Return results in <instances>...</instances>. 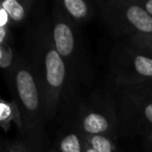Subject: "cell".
I'll use <instances>...</instances> for the list:
<instances>
[{"mask_svg":"<svg viewBox=\"0 0 152 152\" xmlns=\"http://www.w3.org/2000/svg\"><path fill=\"white\" fill-rule=\"evenodd\" d=\"M12 124L17 126L18 130H21V119L17 107L13 101L0 98V127L4 131L11 128Z\"/></svg>","mask_w":152,"mask_h":152,"instance_id":"8fae6325","label":"cell"},{"mask_svg":"<svg viewBox=\"0 0 152 152\" xmlns=\"http://www.w3.org/2000/svg\"><path fill=\"white\" fill-rule=\"evenodd\" d=\"M74 124L83 137L120 134L116 104L110 90L100 89L83 97L76 110Z\"/></svg>","mask_w":152,"mask_h":152,"instance_id":"8992f818","label":"cell"},{"mask_svg":"<svg viewBox=\"0 0 152 152\" xmlns=\"http://www.w3.org/2000/svg\"><path fill=\"white\" fill-rule=\"evenodd\" d=\"M139 2H140V4L143 7V9L152 17V0H146V1H144V0H139Z\"/></svg>","mask_w":152,"mask_h":152,"instance_id":"e0dca14e","label":"cell"},{"mask_svg":"<svg viewBox=\"0 0 152 152\" xmlns=\"http://www.w3.org/2000/svg\"><path fill=\"white\" fill-rule=\"evenodd\" d=\"M12 39L11 26H0V45H12Z\"/></svg>","mask_w":152,"mask_h":152,"instance_id":"2e32d148","label":"cell"},{"mask_svg":"<svg viewBox=\"0 0 152 152\" xmlns=\"http://www.w3.org/2000/svg\"><path fill=\"white\" fill-rule=\"evenodd\" d=\"M63 13L71 21L81 26L95 17V2L86 0H56Z\"/></svg>","mask_w":152,"mask_h":152,"instance_id":"9c48e42d","label":"cell"},{"mask_svg":"<svg viewBox=\"0 0 152 152\" xmlns=\"http://www.w3.org/2000/svg\"><path fill=\"white\" fill-rule=\"evenodd\" d=\"M12 101L21 119L22 141L34 152H41L45 145V108L41 90L23 51H16L10 69L4 71Z\"/></svg>","mask_w":152,"mask_h":152,"instance_id":"7a4b0ae2","label":"cell"},{"mask_svg":"<svg viewBox=\"0 0 152 152\" xmlns=\"http://www.w3.org/2000/svg\"><path fill=\"white\" fill-rule=\"evenodd\" d=\"M95 5L103 25L119 41L152 34V17L139 0H99Z\"/></svg>","mask_w":152,"mask_h":152,"instance_id":"5b68a950","label":"cell"},{"mask_svg":"<svg viewBox=\"0 0 152 152\" xmlns=\"http://www.w3.org/2000/svg\"><path fill=\"white\" fill-rule=\"evenodd\" d=\"M114 98L120 133L144 135L152 133V86L119 85L110 81L107 87Z\"/></svg>","mask_w":152,"mask_h":152,"instance_id":"277c9868","label":"cell"},{"mask_svg":"<svg viewBox=\"0 0 152 152\" xmlns=\"http://www.w3.org/2000/svg\"><path fill=\"white\" fill-rule=\"evenodd\" d=\"M16 50L12 45H0V69L7 71L13 65L15 59Z\"/></svg>","mask_w":152,"mask_h":152,"instance_id":"5bb4252c","label":"cell"},{"mask_svg":"<svg viewBox=\"0 0 152 152\" xmlns=\"http://www.w3.org/2000/svg\"><path fill=\"white\" fill-rule=\"evenodd\" d=\"M110 80L119 85L152 86V57L118 41L108 58Z\"/></svg>","mask_w":152,"mask_h":152,"instance_id":"52a82bcc","label":"cell"},{"mask_svg":"<svg viewBox=\"0 0 152 152\" xmlns=\"http://www.w3.org/2000/svg\"><path fill=\"white\" fill-rule=\"evenodd\" d=\"M36 4L34 0H0V7L7 13L11 26L27 24L37 11Z\"/></svg>","mask_w":152,"mask_h":152,"instance_id":"ba28073f","label":"cell"},{"mask_svg":"<svg viewBox=\"0 0 152 152\" xmlns=\"http://www.w3.org/2000/svg\"><path fill=\"white\" fill-rule=\"evenodd\" d=\"M86 152H95V150H94L87 142H86Z\"/></svg>","mask_w":152,"mask_h":152,"instance_id":"44dd1931","label":"cell"},{"mask_svg":"<svg viewBox=\"0 0 152 152\" xmlns=\"http://www.w3.org/2000/svg\"><path fill=\"white\" fill-rule=\"evenodd\" d=\"M125 43L130 45L131 47H133L137 50L143 52L144 54L152 57V34L151 36L137 37V38L125 41Z\"/></svg>","mask_w":152,"mask_h":152,"instance_id":"4fadbf2b","label":"cell"},{"mask_svg":"<svg viewBox=\"0 0 152 152\" xmlns=\"http://www.w3.org/2000/svg\"><path fill=\"white\" fill-rule=\"evenodd\" d=\"M146 147L148 152H152V133L146 137Z\"/></svg>","mask_w":152,"mask_h":152,"instance_id":"d6986e66","label":"cell"},{"mask_svg":"<svg viewBox=\"0 0 152 152\" xmlns=\"http://www.w3.org/2000/svg\"><path fill=\"white\" fill-rule=\"evenodd\" d=\"M49 15L53 44L67 66L74 91L81 96V88L90 89L94 81V69L86 48L81 26L63 13L56 0L51 4Z\"/></svg>","mask_w":152,"mask_h":152,"instance_id":"3957f363","label":"cell"},{"mask_svg":"<svg viewBox=\"0 0 152 152\" xmlns=\"http://www.w3.org/2000/svg\"><path fill=\"white\" fill-rule=\"evenodd\" d=\"M85 140L95 150V152H122L119 148L117 139L108 135H88Z\"/></svg>","mask_w":152,"mask_h":152,"instance_id":"7c38bea8","label":"cell"},{"mask_svg":"<svg viewBox=\"0 0 152 152\" xmlns=\"http://www.w3.org/2000/svg\"><path fill=\"white\" fill-rule=\"evenodd\" d=\"M7 25L11 26L10 19H9V17H7V13L0 7V26H7Z\"/></svg>","mask_w":152,"mask_h":152,"instance_id":"ac0fdd59","label":"cell"},{"mask_svg":"<svg viewBox=\"0 0 152 152\" xmlns=\"http://www.w3.org/2000/svg\"><path fill=\"white\" fill-rule=\"evenodd\" d=\"M7 149H9V152H34L22 140L7 142Z\"/></svg>","mask_w":152,"mask_h":152,"instance_id":"9a60e30c","label":"cell"},{"mask_svg":"<svg viewBox=\"0 0 152 152\" xmlns=\"http://www.w3.org/2000/svg\"><path fill=\"white\" fill-rule=\"evenodd\" d=\"M55 144V149L58 152H86L85 137L77 129L74 122L61 125Z\"/></svg>","mask_w":152,"mask_h":152,"instance_id":"30bf717a","label":"cell"},{"mask_svg":"<svg viewBox=\"0 0 152 152\" xmlns=\"http://www.w3.org/2000/svg\"><path fill=\"white\" fill-rule=\"evenodd\" d=\"M23 53L32 69L44 102L46 122L58 119L74 122L81 96L76 94L65 61L53 44L50 15L37 9L26 24Z\"/></svg>","mask_w":152,"mask_h":152,"instance_id":"6da1fadb","label":"cell"},{"mask_svg":"<svg viewBox=\"0 0 152 152\" xmlns=\"http://www.w3.org/2000/svg\"><path fill=\"white\" fill-rule=\"evenodd\" d=\"M0 152H9L7 149V142H3L0 137Z\"/></svg>","mask_w":152,"mask_h":152,"instance_id":"ffe728a7","label":"cell"},{"mask_svg":"<svg viewBox=\"0 0 152 152\" xmlns=\"http://www.w3.org/2000/svg\"><path fill=\"white\" fill-rule=\"evenodd\" d=\"M49 152H58V151H57V150L55 149V148H52V149L49 150Z\"/></svg>","mask_w":152,"mask_h":152,"instance_id":"7402d4cb","label":"cell"}]
</instances>
